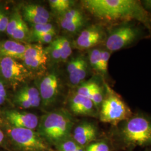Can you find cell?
Returning a JSON list of instances; mask_svg holds the SVG:
<instances>
[{"label": "cell", "mask_w": 151, "mask_h": 151, "mask_svg": "<svg viewBox=\"0 0 151 151\" xmlns=\"http://www.w3.org/2000/svg\"><path fill=\"white\" fill-rule=\"evenodd\" d=\"M84 7L93 15L109 21L135 19L149 25L150 19L143 6L135 0H85Z\"/></svg>", "instance_id": "cell-1"}, {"label": "cell", "mask_w": 151, "mask_h": 151, "mask_svg": "<svg viewBox=\"0 0 151 151\" xmlns=\"http://www.w3.org/2000/svg\"><path fill=\"white\" fill-rule=\"evenodd\" d=\"M73 124L70 113L61 109L41 117L39 120L38 133L45 142L56 145L69 138Z\"/></svg>", "instance_id": "cell-2"}, {"label": "cell", "mask_w": 151, "mask_h": 151, "mask_svg": "<svg viewBox=\"0 0 151 151\" xmlns=\"http://www.w3.org/2000/svg\"><path fill=\"white\" fill-rule=\"evenodd\" d=\"M119 138L127 148L151 146V119L142 114L132 115L122 125Z\"/></svg>", "instance_id": "cell-3"}, {"label": "cell", "mask_w": 151, "mask_h": 151, "mask_svg": "<svg viewBox=\"0 0 151 151\" xmlns=\"http://www.w3.org/2000/svg\"><path fill=\"white\" fill-rule=\"evenodd\" d=\"M106 87L107 92L100 106V120L116 125L129 119L132 113L128 106L110 87Z\"/></svg>", "instance_id": "cell-4"}, {"label": "cell", "mask_w": 151, "mask_h": 151, "mask_svg": "<svg viewBox=\"0 0 151 151\" xmlns=\"http://www.w3.org/2000/svg\"><path fill=\"white\" fill-rule=\"evenodd\" d=\"M7 134L13 144L21 151L48 150L46 142L34 130L11 126L7 130Z\"/></svg>", "instance_id": "cell-5"}, {"label": "cell", "mask_w": 151, "mask_h": 151, "mask_svg": "<svg viewBox=\"0 0 151 151\" xmlns=\"http://www.w3.org/2000/svg\"><path fill=\"white\" fill-rule=\"evenodd\" d=\"M139 35V29L133 25L120 26L110 32L106 41V47L109 52L119 50L134 43Z\"/></svg>", "instance_id": "cell-6"}, {"label": "cell", "mask_w": 151, "mask_h": 151, "mask_svg": "<svg viewBox=\"0 0 151 151\" xmlns=\"http://www.w3.org/2000/svg\"><path fill=\"white\" fill-rule=\"evenodd\" d=\"M0 75L4 81L15 88L27 80L30 72L16 60L4 57L0 59Z\"/></svg>", "instance_id": "cell-7"}, {"label": "cell", "mask_w": 151, "mask_h": 151, "mask_svg": "<svg viewBox=\"0 0 151 151\" xmlns=\"http://www.w3.org/2000/svg\"><path fill=\"white\" fill-rule=\"evenodd\" d=\"M39 91L44 107L52 106L56 101L59 91V81L57 75L50 73L44 77L40 82Z\"/></svg>", "instance_id": "cell-8"}, {"label": "cell", "mask_w": 151, "mask_h": 151, "mask_svg": "<svg viewBox=\"0 0 151 151\" xmlns=\"http://www.w3.org/2000/svg\"><path fill=\"white\" fill-rule=\"evenodd\" d=\"M5 115L12 127L32 130L38 127L39 120L34 114L11 110L6 111Z\"/></svg>", "instance_id": "cell-9"}, {"label": "cell", "mask_w": 151, "mask_h": 151, "mask_svg": "<svg viewBox=\"0 0 151 151\" xmlns=\"http://www.w3.org/2000/svg\"><path fill=\"white\" fill-rule=\"evenodd\" d=\"M104 38V32L101 28L92 25L83 30L76 40L77 48L87 49L100 43Z\"/></svg>", "instance_id": "cell-10"}, {"label": "cell", "mask_w": 151, "mask_h": 151, "mask_svg": "<svg viewBox=\"0 0 151 151\" xmlns=\"http://www.w3.org/2000/svg\"><path fill=\"white\" fill-rule=\"evenodd\" d=\"M97 135L96 128L93 124L84 122L76 127L73 138L79 145L84 147L95 139Z\"/></svg>", "instance_id": "cell-11"}, {"label": "cell", "mask_w": 151, "mask_h": 151, "mask_svg": "<svg viewBox=\"0 0 151 151\" xmlns=\"http://www.w3.org/2000/svg\"><path fill=\"white\" fill-rule=\"evenodd\" d=\"M70 106L73 113L81 115L94 116L95 110H97L90 99L77 93L71 98Z\"/></svg>", "instance_id": "cell-12"}, {"label": "cell", "mask_w": 151, "mask_h": 151, "mask_svg": "<svg viewBox=\"0 0 151 151\" xmlns=\"http://www.w3.org/2000/svg\"><path fill=\"white\" fill-rule=\"evenodd\" d=\"M27 46L13 40H5L0 43V56L13 59L22 60Z\"/></svg>", "instance_id": "cell-13"}, {"label": "cell", "mask_w": 151, "mask_h": 151, "mask_svg": "<svg viewBox=\"0 0 151 151\" xmlns=\"http://www.w3.org/2000/svg\"><path fill=\"white\" fill-rule=\"evenodd\" d=\"M17 93L26 98L32 103L33 108L38 107L41 103L39 91L34 86H24L17 92Z\"/></svg>", "instance_id": "cell-14"}, {"label": "cell", "mask_w": 151, "mask_h": 151, "mask_svg": "<svg viewBox=\"0 0 151 151\" xmlns=\"http://www.w3.org/2000/svg\"><path fill=\"white\" fill-rule=\"evenodd\" d=\"M87 73V64L86 60L83 59L75 70L68 74L70 83L73 86H76L80 84L85 79Z\"/></svg>", "instance_id": "cell-15"}, {"label": "cell", "mask_w": 151, "mask_h": 151, "mask_svg": "<svg viewBox=\"0 0 151 151\" xmlns=\"http://www.w3.org/2000/svg\"><path fill=\"white\" fill-rule=\"evenodd\" d=\"M60 24L62 27L65 25L73 23L75 22L84 20L83 16L81 11L78 9H73L66 11L64 14L60 15Z\"/></svg>", "instance_id": "cell-16"}, {"label": "cell", "mask_w": 151, "mask_h": 151, "mask_svg": "<svg viewBox=\"0 0 151 151\" xmlns=\"http://www.w3.org/2000/svg\"><path fill=\"white\" fill-rule=\"evenodd\" d=\"M22 60L24 62V65L27 67V70L29 69L36 71L44 70L47 65L48 55L46 54L38 58L24 59Z\"/></svg>", "instance_id": "cell-17"}, {"label": "cell", "mask_w": 151, "mask_h": 151, "mask_svg": "<svg viewBox=\"0 0 151 151\" xmlns=\"http://www.w3.org/2000/svg\"><path fill=\"white\" fill-rule=\"evenodd\" d=\"M26 46V50L22 60L35 58L47 54L46 50L41 44H28Z\"/></svg>", "instance_id": "cell-18"}, {"label": "cell", "mask_w": 151, "mask_h": 151, "mask_svg": "<svg viewBox=\"0 0 151 151\" xmlns=\"http://www.w3.org/2000/svg\"><path fill=\"white\" fill-rule=\"evenodd\" d=\"M49 4L51 9L55 12L61 15L70 10L74 2L70 0H50L49 1Z\"/></svg>", "instance_id": "cell-19"}, {"label": "cell", "mask_w": 151, "mask_h": 151, "mask_svg": "<svg viewBox=\"0 0 151 151\" xmlns=\"http://www.w3.org/2000/svg\"><path fill=\"white\" fill-rule=\"evenodd\" d=\"M22 13L30 14L50 20V14L48 11L43 6L39 5L30 4L24 6Z\"/></svg>", "instance_id": "cell-20"}, {"label": "cell", "mask_w": 151, "mask_h": 151, "mask_svg": "<svg viewBox=\"0 0 151 151\" xmlns=\"http://www.w3.org/2000/svg\"><path fill=\"white\" fill-rule=\"evenodd\" d=\"M29 35V29L22 19L13 32L11 38H12L13 40L19 42L25 40Z\"/></svg>", "instance_id": "cell-21"}, {"label": "cell", "mask_w": 151, "mask_h": 151, "mask_svg": "<svg viewBox=\"0 0 151 151\" xmlns=\"http://www.w3.org/2000/svg\"><path fill=\"white\" fill-rule=\"evenodd\" d=\"M55 146L60 151H86L83 147L70 138L60 142Z\"/></svg>", "instance_id": "cell-22"}, {"label": "cell", "mask_w": 151, "mask_h": 151, "mask_svg": "<svg viewBox=\"0 0 151 151\" xmlns=\"http://www.w3.org/2000/svg\"><path fill=\"white\" fill-rule=\"evenodd\" d=\"M61 53V61H65L68 58L72 53L70 41L65 37L57 39Z\"/></svg>", "instance_id": "cell-23"}, {"label": "cell", "mask_w": 151, "mask_h": 151, "mask_svg": "<svg viewBox=\"0 0 151 151\" xmlns=\"http://www.w3.org/2000/svg\"><path fill=\"white\" fill-rule=\"evenodd\" d=\"M104 98V95L103 93L102 88L98 84L94 87L93 90L92 91L90 94L89 99L93 103L95 108L96 109L100 108L101 105L103 103V100Z\"/></svg>", "instance_id": "cell-24"}, {"label": "cell", "mask_w": 151, "mask_h": 151, "mask_svg": "<svg viewBox=\"0 0 151 151\" xmlns=\"http://www.w3.org/2000/svg\"><path fill=\"white\" fill-rule=\"evenodd\" d=\"M22 19V16L18 12H15L12 15L10 19H9V21L8 22V25L6 31L7 32V34L10 38Z\"/></svg>", "instance_id": "cell-25"}, {"label": "cell", "mask_w": 151, "mask_h": 151, "mask_svg": "<svg viewBox=\"0 0 151 151\" xmlns=\"http://www.w3.org/2000/svg\"><path fill=\"white\" fill-rule=\"evenodd\" d=\"M55 29L53 25L50 23L34 25L32 28V36L37 35L47 32H54Z\"/></svg>", "instance_id": "cell-26"}, {"label": "cell", "mask_w": 151, "mask_h": 151, "mask_svg": "<svg viewBox=\"0 0 151 151\" xmlns=\"http://www.w3.org/2000/svg\"><path fill=\"white\" fill-rule=\"evenodd\" d=\"M89 61L92 67L100 72V50L92 49L89 54Z\"/></svg>", "instance_id": "cell-27"}, {"label": "cell", "mask_w": 151, "mask_h": 151, "mask_svg": "<svg viewBox=\"0 0 151 151\" xmlns=\"http://www.w3.org/2000/svg\"><path fill=\"white\" fill-rule=\"evenodd\" d=\"M46 52L47 54L48 53L54 60L61 61V53L57 39L50 43Z\"/></svg>", "instance_id": "cell-28"}, {"label": "cell", "mask_w": 151, "mask_h": 151, "mask_svg": "<svg viewBox=\"0 0 151 151\" xmlns=\"http://www.w3.org/2000/svg\"><path fill=\"white\" fill-rule=\"evenodd\" d=\"M97 83L91 81L82 84L77 90L76 93L89 99L92 91L96 85Z\"/></svg>", "instance_id": "cell-29"}, {"label": "cell", "mask_w": 151, "mask_h": 151, "mask_svg": "<svg viewBox=\"0 0 151 151\" xmlns=\"http://www.w3.org/2000/svg\"><path fill=\"white\" fill-rule=\"evenodd\" d=\"M110 52L108 50H100V72L105 75L108 72Z\"/></svg>", "instance_id": "cell-30"}, {"label": "cell", "mask_w": 151, "mask_h": 151, "mask_svg": "<svg viewBox=\"0 0 151 151\" xmlns=\"http://www.w3.org/2000/svg\"><path fill=\"white\" fill-rule=\"evenodd\" d=\"M24 19L32 24L33 25H38V24H46L49 23V20L45 19L43 17H41L39 16H36L27 13H22Z\"/></svg>", "instance_id": "cell-31"}, {"label": "cell", "mask_w": 151, "mask_h": 151, "mask_svg": "<svg viewBox=\"0 0 151 151\" xmlns=\"http://www.w3.org/2000/svg\"><path fill=\"white\" fill-rule=\"evenodd\" d=\"M55 35V32H47L37 35L32 36L33 40L40 42L41 43L49 44L53 42V39Z\"/></svg>", "instance_id": "cell-32"}, {"label": "cell", "mask_w": 151, "mask_h": 151, "mask_svg": "<svg viewBox=\"0 0 151 151\" xmlns=\"http://www.w3.org/2000/svg\"><path fill=\"white\" fill-rule=\"evenodd\" d=\"M14 101L18 106L22 109H30L33 108L32 103L26 98L22 96L17 92L14 96Z\"/></svg>", "instance_id": "cell-33"}, {"label": "cell", "mask_w": 151, "mask_h": 151, "mask_svg": "<svg viewBox=\"0 0 151 151\" xmlns=\"http://www.w3.org/2000/svg\"><path fill=\"white\" fill-rule=\"evenodd\" d=\"M86 151H110V148L105 142H96L90 144L87 147Z\"/></svg>", "instance_id": "cell-34"}, {"label": "cell", "mask_w": 151, "mask_h": 151, "mask_svg": "<svg viewBox=\"0 0 151 151\" xmlns=\"http://www.w3.org/2000/svg\"><path fill=\"white\" fill-rule=\"evenodd\" d=\"M84 24V20H81L75 22L62 27L64 30L70 32H78Z\"/></svg>", "instance_id": "cell-35"}, {"label": "cell", "mask_w": 151, "mask_h": 151, "mask_svg": "<svg viewBox=\"0 0 151 151\" xmlns=\"http://www.w3.org/2000/svg\"><path fill=\"white\" fill-rule=\"evenodd\" d=\"M9 19L5 12L0 9V32H4L6 30Z\"/></svg>", "instance_id": "cell-36"}, {"label": "cell", "mask_w": 151, "mask_h": 151, "mask_svg": "<svg viewBox=\"0 0 151 151\" xmlns=\"http://www.w3.org/2000/svg\"><path fill=\"white\" fill-rule=\"evenodd\" d=\"M0 97H4L6 99L7 93L6 91L5 87L3 82L0 80Z\"/></svg>", "instance_id": "cell-37"}, {"label": "cell", "mask_w": 151, "mask_h": 151, "mask_svg": "<svg viewBox=\"0 0 151 151\" xmlns=\"http://www.w3.org/2000/svg\"><path fill=\"white\" fill-rule=\"evenodd\" d=\"M143 7L145 10L151 11V0H146L143 1Z\"/></svg>", "instance_id": "cell-38"}, {"label": "cell", "mask_w": 151, "mask_h": 151, "mask_svg": "<svg viewBox=\"0 0 151 151\" xmlns=\"http://www.w3.org/2000/svg\"><path fill=\"white\" fill-rule=\"evenodd\" d=\"M4 139H5L4 133L2 132V130L1 129V128H0V145H1L4 142Z\"/></svg>", "instance_id": "cell-39"}, {"label": "cell", "mask_w": 151, "mask_h": 151, "mask_svg": "<svg viewBox=\"0 0 151 151\" xmlns=\"http://www.w3.org/2000/svg\"><path fill=\"white\" fill-rule=\"evenodd\" d=\"M6 99L2 97H0V106L2 105L5 102Z\"/></svg>", "instance_id": "cell-40"}]
</instances>
